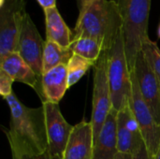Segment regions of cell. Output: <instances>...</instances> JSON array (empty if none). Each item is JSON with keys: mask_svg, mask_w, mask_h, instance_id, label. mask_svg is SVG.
Masks as SVG:
<instances>
[{"mask_svg": "<svg viewBox=\"0 0 160 159\" xmlns=\"http://www.w3.org/2000/svg\"><path fill=\"white\" fill-rule=\"evenodd\" d=\"M10 110L9 129L6 132L12 159L36 156L48 150L44 108H29L12 93L4 98Z\"/></svg>", "mask_w": 160, "mask_h": 159, "instance_id": "6da1fadb", "label": "cell"}, {"mask_svg": "<svg viewBox=\"0 0 160 159\" xmlns=\"http://www.w3.org/2000/svg\"><path fill=\"white\" fill-rule=\"evenodd\" d=\"M122 30V18L116 3L113 0H97L79 13L72 31V40L91 37L100 42L106 51L111 48Z\"/></svg>", "mask_w": 160, "mask_h": 159, "instance_id": "7a4b0ae2", "label": "cell"}, {"mask_svg": "<svg viewBox=\"0 0 160 159\" xmlns=\"http://www.w3.org/2000/svg\"><path fill=\"white\" fill-rule=\"evenodd\" d=\"M113 1L116 3L122 18L126 55L128 67L132 71L143 43L150 38L148 36V23L151 0Z\"/></svg>", "mask_w": 160, "mask_h": 159, "instance_id": "3957f363", "label": "cell"}, {"mask_svg": "<svg viewBox=\"0 0 160 159\" xmlns=\"http://www.w3.org/2000/svg\"><path fill=\"white\" fill-rule=\"evenodd\" d=\"M106 51L112 105L113 110L119 112L129 103L132 84L131 71L126 55L123 30L118 34L111 48Z\"/></svg>", "mask_w": 160, "mask_h": 159, "instance_id": "277c9868", "label": "cell"}, {"mask_svg": "<svg viewBox=\"0 0 160 159\" xmlns=\"http://www.w3.org/2000/svg\"><path fill=\"white\" fill-rule=\"evenodd\" d=\"M112 109L111 90L108 80V55L107 51H103L94 66L93 110L90 122L93 126L95 142Z\"/></svg>", "mask_w": 160, "mask_h": 159, "instance_id": "5b68a950", "label": "cell"}, {"mask_svg": "<svg viewBox=\"0 0 160 159\" xmlns=\"http://www.w3.org/2000/svg\"><path fill=\"white\" fill-rule=\"evenodd\" d=\"M26 15L24 0H0V60L17 52L21 28Z\"/></svg>", "mask_w": 160, "mask_h": 159, "instance_id": "8992f818", "label": "cell"}, {"mask_svg": "<svg viewBox=\"0 0 160 159\" xmlns=\"http://www.w3.org/2000/svg\"><path fill=\"white\" fill-rule=\"evenodd\" d=\"M131 83L129 106L139 124L149 156L153 159L160 146V125L158 124L151 110L145 103L133 71H131Z\"/></svg>", "mask_w": 160, "mask_h": 159, "instance_id": "52a82bcc", "label": "cell"}, {"mask_svg": "<svg viewBox=\"0 0 160 159\" xmlns=\"http://www.w3.org/2000/svg\"><path fill=\"white\" fill-rule=\"evenodd\" d=\"M45 113V124L48 140V151L56 158L63 159V155L73 129L64 118L59 104L42 102Z\"/></svg>", "mask_w": 160, "mask_h": 159, "instance_id": "ba28073f", "label": "cell"}, {"mask_svg": "<svg viewBox=\"0 0 160 159\" xmlns=\"http://www.w3.org/2000/svg\"><path fill=\"white\" fill-rule=\"evenodd\" d=\"M45 41L42 39L30 15L25 16L18 40L17 52L31 67L38 77L42 79V59Z\"/></svg>", "mask_w": 160, "mask_h": 159, "instance_id": "9c48e42d", "label": "cell"}, {"mask_svg": "<svg viewBox=\"0 0 160 159\" xmlns=\"http://www.w3.org/2000/svg\"><path fill=\"white\" fill-rule=\"evenodd\" d=\"M138 82L140 92L151 110L156 121L160 125V82L141 52L132 70Z\"/></svg>", "mask_w": 160, "mask_h": 159, "instance_id": "30bf717a", "label": "cell"}, {"mask_svg": "<svg viewBox=\"0 0 160 159\" xmlns=\"http://www.w3.org/2000/svg\"><path fill=\"white\" fill-rule=\"evenodd\" d=\"M95 147L91 122L82 121L73 126L63 159H93Z\"/></svg>", "mask_w": 160, "mask_h": 159, "instance_id": "8fae6325", "label": "cell"}, {"mask_svg": "<svg viewBox=\"0 0 160 159\" xmlns=\"http://www.w3.org/2000/svg\"><path fill=\"white\" fill-rule=\"evenodd\" d=\"M0 69L7 72L14 82H19L32 87L42 100L40 79L17 52H11L0 60Z\"/></svg>", "mask_w": 160, "mask_h": 159, "instance_id": "7c38bea8", "label": "cell"}, {"mask_svg": "<svg viewBox=\"0 0 160 159\" xmlns=\"http://www.w3.org/2000/svg\"><path fill=\"white\" fill-rule=\"evenodd\" d=\"M117 112H110L101 131L95 142L93 159H114L117 148Z\"/></svg>", "mask_w": 160, "mask_h": 159, "instance_id": "4fadbf2b", "label": "cell"}, {"mask_svg": "<svg viewBox=\"0 0 160 159\" xmlns=\"http://www.w3.org/2000/svg\"><path fill=\"white\" fill-rule=\"evenodd\" d=\"M67 65H60L43 73L41 79L42 100L58 103L68 89Z\"/></svg>", "mask_w": 160, "mask_h": 159, "instance_id": "5bb4252c", "label": "cell"}, {"mask_svg": "<svg viewBox=\"0 0 160 159\" xmlns=\"http://www.w3.org/2000/svg\"><path fill=\"white\" fill-rule=\"evenodd\" d=\"M46 40L57 43L63 48H70L73 33L66 24L56 7L44 9Z\"/></svg>", "mask_w": 160, "mask_h": 159, "instance_id": "9a60e30c", "label": "cell"}, {"mask_svg": "<svg viewBox=\"0 0 160 159\" xmlns=\"http://www.w3.org/2000/svg\"><path fill=\"white\" fill-rule=\"evenodd\" d=\"M72 55L73 52L70 48H63L55 42L45 40L42 59L43 73L60 65H67Z\"/></svg>", "mask_w": 160, "mask_h": 159, "instance_id": "2e32d148", "label": "cell"}, {"mask_svg": "<svg viewBox=\"0 0 160 159\" xmlns=\"http://www.w3.org/2000/svg\"><path fill=\"white\" fill-rule=\"evenodd\" d=\"M70 49L73 53L85 58L95 65L104 51L102 44L91 37H79L73 39Z\"/></svg>", "mask_w": 160, "mask_h": 159, "instance_id": "e0dca14e", "label": "cell"}, {"mask_svg": "<svg viewBox=\"0 0 160 159\" xmlns=\"http://www.w3.org/2000/svg\"><path fill=\"white\" fill-rule=\"evenodd\" d=\"M117 148L119 153L133 155L143 141L137 140L128 130L125 124L124 117L120 112H117Z\"/></svg>", "mask_w": 160, "mask_h": 159, "instance_id": "ac0fdd59", "label": "cell"}, {"mask_svg": "<svg viewBox=\"0 0 160 159\" xmlns=\"http://www.w3.org/2000/svg\"><path fill=\"white\" fill-rule=\"evenodd\" d=\"M95 64L86 60L85 58L73 53L68 63L67 64L68 69V87L76 84L89 70L90 67H94Z\"/></svg>", "mask_w": 160, "mask_h": 159, "instance_id": "d6986e66", "label": "cell"}, {"mask_svg": "<svg viewBox=\"0 0 160 159\" xmlns=\"http://www.w3.org/2000/svg\"><path fill=\"white\" fill-rule=\"evenodd\" d=\"M142 52L160 82V49L158 44L148 38L142 45Z\"/></svg>", "mask_w": 160, "mask_h": 159, "instance_id": "ffe728a7", "label": "cell"}, {"mask_svg": "<svg viewBox=\"0 0 160 159\" xmlns=\"http://www.w3.org/2000/svg\"><path fill=\"white\" fill-rule=\"evenodd\" d=\"M14 80L4 70L0 69V94L3 98L10 96L12 92V83Z\"/></svg>", "mask_w": 160, "mask_h": 159, "instance_id": "44dd1931", "label": "cell"}, {"mask_svg": "<svg viewBox=\"0 0 160 159\" xmlns=\"http://www.w3.org/2000/svg\"><path fill=\"white\" fill-rule=\"evenodd\" d=\"M132 156H133V159H152L149 156V153L147 151L144 142L141 144V146Z\"/></svg>", "mask_w": 160, "mask_h": 159, "instance_id": "7402d4cb", "label": "cell"}, {"mask_svg": "<svg viewBox=\"0 0 160 159\" xmlns=\"http://www.w3.org/2000/svg\"><path fill=\"white\" fill-rule=\"evenodd\" d=\"M22 159H58L54 157L48 150L42 154L39 155H36V156H29V157H24Z\"/></svg>", "mask_w": 160, "mask_h": 159, "instance_id": "603a6c76", "label": "cell"}, {"mask_svg": "<svg viewBox=\"0 0 160 159\" xmlns=\"http://www.w3.org/2000/svg\"><path fill=\"white\" fill-rule=\"evenodd\" d=\"M37 1L39 4V6L43 8V10L49 7H56V0H37Z\"/></svg>", "mask_w": 160, "mask_h": 159, "instance_id": "cb8c5ba5", "label": "cell"}, {"mask_svg": "<svg viewBox=\"0 0 160 159\" xmlns=\"http://www.w3.org/2000/svg\"><path fill=\"white\" fill-rule=\"evenodd\" d=\"M97 0H77V5H78V8H79V12H82L87 7H89L93 2H95Z\"/></svg>", "mask_w": 160, "mask_h": 159, "instance_id": "d4e9b609", "label": "cell"}, {"mask_svg": "<svg viewBox=\"0 0 160 159\" xmlns=\"http://www.w3.org/2000/svg\"><path fill=\"white\" fill-rule=\"evenodd\" d=\"M114 159H133V156L130 154H124V153H117Z\"/></svg>", "mask_w": 160, "mask_h": 159, "instance_id": "484cf974", "label": "cell"}, {"mask_svg": "<svg viewBox=\"0 0 160 159\" xmlns=\"http://www.w3.org/2000/svg\"><path fill=\"white\" fill-rule=\"evenodd\" d=\"M153 159H160V146H159V148H158V151L157 155L155 156V157H154Z\"/></svg>", "mask_w": 160, "mask_h": 159, "instance_id": "4316f807", "label": "cell"}, {"mask_svg": "<svg viewBox=\"0 0 160 159\" xmlns=\"http://www.w3.org/2000/svg\"><path fill=\"white\" fill-rule=\"evenodd\" d=\"M158 38H160V23L158 25Z\"/></svg>", "mask_w": 160, "mask_h": 159, "instance_id": "83f0119b", "label": "cell"}]
</instances>
